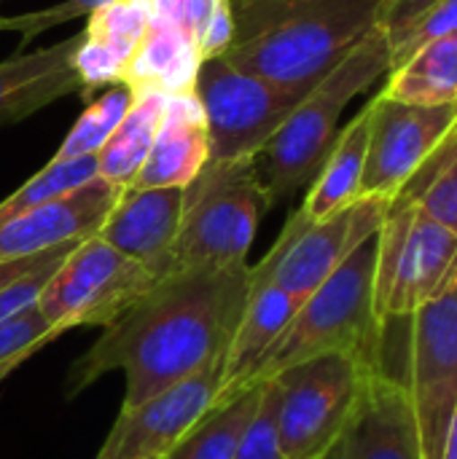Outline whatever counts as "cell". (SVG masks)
<instances>
[{
	"label": "cell",
	"instance_id": "1",
	"mask_svg": "<svg viewBox=\"0 0 457 459\" xmlns=\"http://www.w3.org/2000/svg\"><path fill=\"white\" fill-rule=\"evenodd\" d=\"M250 293V266L189 269L159 280L70 366L75 398L110 371H124V411L226 363Z\"/></svg>",
	"mask_w": 457,
	"mask_h": 459
},
{
	"label": "cell",
	"instance_id": "2",
	"mask_svg": "<svg viewBox=\"0 0 457 459\" xmlns=\"http://www.w3.org/2000/svg\"><path fill=\"white\" fill-rule=\"evenodd\" d=\"M388 0H248L256 32L221 56L288 91L307 94L374 27Z\"/></svg>",
	"mask_w": 457,
	"mask_h": 459
},
{
	"label": "cell",
	"instance_id": "3",
	"mask_svg": "<svg viewBox=\"0 0 457 459\" xmlns=\"http://www.w3.org/2000/svg\"><path fill=\"white\" fill-rule=\"evenodd\" d=\"M391 73V43L382 27H374L329 75H323L291 110L272 140L253 156L256 180L267 210L291 199L321 172L345 108L369 86Z\"/></svg>",
	"mask_w": 457,
	"mask_h": 459
},
{
	"label": "cell",
	"instance_id": "4",
	"mask_svg": "<svg viewBox=\"0 0 457 459\" xmlns=\"http://www.w3.org/2000/svg\"><path fill=\"white\" fill-rule=\"evenodd\" d=\"M372 363L407 395L423 459L442 457L457 403V285L417 312L382 323Z\"/></svg>",
	"mask_w": 457,
	"mask_h": 459
},
{
	"label": "cell",
	"instance_id": "5",
	"mask_svg": "<svg viewBox=\"0 0 457 459\" xmlns=\"http://www.w3.org/2000/svg\"><path fill=\"white\" fill-rule=\"evenodd\" d=\"M372 374L369 355H323L267 379L283 457H331L361 409Z\"/></svg>",
	"mask_w": 457,
	"mask_h": 459
},
{
	"label": "cell",
	"instance_id": "6",
	"mask_svg": "<svg viewBox=\"0 0 457 459\" xmlns=\"http://www.w3.org/2000/svg\"><path fill=\"white\" fill-rule=\"evenodd\" d=\"M374 266L377 234L356 247L345 264L312 290L288 331L261 366L256 382L323 355H374L377 317H374Z\"/></svg>",
	"mask_w": 457,
	"mask_h": 459
},
{
	"label": "cell",
	"instance_id": "7",
	"mask_svg": "<svg viewBox=\"0 0 457 459\" xmlns=\"http://www.w3.org/2000/svg\"><path fill=\"white\" fill-rule=\"evenodd\" d=\"M264 212L253 159L207 161L183 188L175 272L242 266Z\"/></svg>",
	"mask_w": 457,
	"mask_h": 459
},
{
	"label": "cell",
	"instance_id": "8",
	"mask_svg": "<svg viewBox=\"0 0 457 459\" xmlns=\"http://www.w3.org/2000/svg\"><path fill=\"white\" fill-rule=\"evenodd\" d=\"M457 285V234L396 196L377 231L374 317H404Z\"/></svg>",
	"mask_w": 457,
	"mask_h": 459
},
{
	"label": "cell",
	"instance_id": "9",
	"mask_svg": "<svg viewBox=\"0 0 457 459\" xmlns=\"http://www.w3.org/2000/svg\"><path fill=\"white\" fill-rule=\"evenodd\" d=\"M159 280L97 234L78 242L48 277L38 312L59 336L78 325H113Z\"/></svg>",
	"mask_w": 457,
	"mask_h": 459
},
{
	"label": "cell",
	"instance_id": "10",
	"mask_svg": "<svg viewBox=\"0 0 457 459\" xmlns=\"http://www.w3.org/2000/svg\"><path fill=\"white\" fill-rule=\"evenodd\" d=\"M194 97L205 113L210 161H234L253 159L304 94L237 70L218 54L202 59Z\"/></svg>",
	"mask_w": 457,
	"mask_h": 459
},
{
	"label": "cell",
	"instance_id": "11",
	"mask_svg": "<svg viewBox=\"0 0 457 459\" xmlns=\"http://www.w3.org/2000/svg\"><path fill=\"white\" fill-rule=\"evenodd\" d=\"M391 202L393 199L388 196H361L350 207L315 223L296 210L269 250L275 255L272 282L288 296L304 301L345 264L356 247L380 231Z\"/></svg>",
	"mask_w": 457,
	"mask_h": 459
},
{
	"label": "cell",
	"instance_id": "12",
	"mask_svg": "<svg viewBox=\"0 0 457 459\" xmlns=\"http://www.w3.org/2000/svg\"><path fill=\"white\" fill-rule=\"evenodd\" d=\"M369 108L372 121L361 196L396 199V194L455 132L457 105L423 108L377 94Z\"/></svg>",
	"mask_w": 457,
	"mask_h": 459
},
{
	"label": "cell",
	"instance_id": "13",
	"mask_svg": "<svg viewBox=\"0 0 457 459\" xmlns=\"http://www.w3.org/2000/svg\"><path fill=\"white\" fill-rule=\"evenodd\" d=\"M221 379L224 363L167 390L140 409H121L94 459H164L189 425L213 406Z\"/></svg>",
	"mask_w": 457,
	"mask_h": 459
},
{
	"label": "cell",
	"instance_id": "14",
	"mask_svg": "<svg viewBox=\"0 0 457 459\" xmlns=\"http://www.w3.org/2000/svg\"><path fill=\"white\" fill-rule=\"evenodd\" d=\"M121 191V186L94 178L65 196L0 223V264L32 258L51 247L94 237Z\"/></svg>",
	"mask_w": 457,
	"mask_h": 459
},
{
	"label": "cell",
	"instance_id": "15",
	"mask_svg": "<svg viewBox=\"0 0 457 459\" xmlns=\"http://www.w3.org/2000/svg\"><path fill=\"white\" fill-rule=\"evenodd\" d=\"M275 255L267 253L261 264L250 266V293L240 317V325L232 336L226 363H224V379L218 387V395L213 403L229 401L240 395L245 387L256 385V377L283 333L288 331L294 315L299 312L302 301L288 296L283 288L272 282Z\"/></svg>",
	"mask_w": 457,
	"mask_h": 459
},
{
	"label": "cell",
	"instance_id": "16",
	"mask_svg": "<svg viewBox=\"0 0 457 459\" xmlns=\"http://www.w3.org/2000/svg\"><path fill=\"white\" fill-rule=\"evenodd\" d=\"M180 212L183 188H124L97 237L164 280L175 272Z\"/></svg>",
	"mask_w": 457,
	"mask_h": 459
},
{
	"label": "cell",
	"instance_id": "17",
	"mask_svg": "<svg viewBox=\"0 0 457 459\" xmlns=\"http://www.w3.org/2000/svg\"><path fill=\"white\" fill-rule=\"evenodd\" d=\"M81 43L83 30L48 48L16 54L0 62V129L38 113L59 97L83 91V81L75 67Z\"/></svg>",
	"mask_w": 457,
	"mask_h": 459
},
{
	"label": "cell",
	"instance_id": "18",
	"mask_svg": "<svg viewBox=\"0 0 457 459\" xmlns=\"http://www.w3.org/2000/svg\"><path fill=\"white\" fill-rule=\"evenodd\" d=\"M210 161L205 113L194 91L167 97L154 145L129 188H186Z\"/></svg>",
	"mask_w": 457,
	"mask_h": 459
},
{
	"label": "cell",
	"instance_id": "19",
	"mask_svg": "<svg viewBox=\"0 0 457 459\" xmlns=\"http://www.w3.org/2000/svg\"><path fill=\"white\" fill-rule=\"evenodd\" d=\"M331 459H423L412 406L401 387L372 374L361 409Z\"/></svg>",
	"mask_w": 457,
	"mask_h": 459
},
{
	"label": "cell",
	"instance_id": "20",
	"mask_svg": "<svg viewBox=\"0 0 457 459\" xmlns=\"http://www.w3.org/2000/svg\"><path fill=\"white\" fill-rule=\"evenodd\" d=\"M148 16V0H110L86 16L83 43L75 54L83 97L102 86L124 83V73L145 35Z\"/></svg>",
	"mask_w": 457,
	"mask_h": 459
},
{
	"label": "cell",
	"instance_id": "21",
	"mask_svg": "<svg viewBox=\"0 0 457 459\" xmlns=\"http://www.w3.org/2000/svg\"><path fill=\"white\" fill-rule=\"evenodd\" d=\"M369 121L372 108L366 105L347 126L339 129L334 148L329 151L321 172L310 183V191L299 207L307 221H323L361 199V178L369 148Z\"/></svg>",
	"mask_w": 457,
	"mask_h": 459
},
{
	"label": "cell",
	"instance_id": "22",
	"mask_svg": "<svg viewBox=\"0 0 457 459\" xmlns=\"http://www.w3.org/2000/svg\"><path fill=\"white\" fill-rule=\"evenodd\" d=\"M380 94L423 108L457 105V32L428 38L409 51L385 75Z\"/></svg>",
	"mask_w": 457,
	"mask_h": 459
},
{
	"label": "cell",
	"instance_id": "23",
	"mask_svg": "<svg viewBox=\"0 0 457 459\" xmlns=\"http://www.w3.org/2000/svg\"><path fill=\"white\" fill-rule=\"evenodd\" d=\"M167 108V94L156 89H132L129 110L121 124L97 151V178L129 188L154 145L162 116Z\"/></svg>",
	"mask_w": 457,
	"mask_h": 459
},
{
	"label": "cell",
	"instance_id": "24",
	"mask_svg": "<svg viewBox=\"0 0 457 459\" xmlns=\"http://www.w3.org/2000/svg\"><path fill=\"white\" fill-rule=\"evenodd\" d=\"M261 395L264 382H256L229 401L213 403L189 425L164 459H234L248 425L259 411Z\"/></svg>",
	"mask_w": 457,
	"mask_h": 459
},
{
	"label": "cell",
	"instance_id": "25",
	"mask_svg": "<svg viewBox=\"0 0 457 459\" xmlns=\"http://www.w3.org/2000/svg\"><path fill=\"white\" fill-rule=\"evenodd\" d=\"M151 22L183 35L202 59L218 56L232 43L229 0H148Z\"/></svg>",
	"mask_w": 457,
	"mask_h": 459
},
{
	"label": "cell",
	"instance_id": "26",
	"mask_svg": "<svg viewBox=\"0 0 457 459\" xmlns=\"http://www.w3.org/2000/svg\"><path fill=\"white\" fill-rule=\"evenodd\" d=\"M396 196L415 202L423 212L457 234V126Z\"/></svg>",
	"mask_w": 457,
	"mask_h": 459
},
{
	"label": "cell",
	"instance_id": "27",
	"mask_svg": "<svg viewBox=\"0 0 457 459\" xmlns=\"http://www.w3.org/2000/svg\"><path fill=\"white\" fill-rule=\"evenodd\" d=\"M94 178H97V156H78L65 161L51 159L40 172H35L24 186H19L11 196L0 202V223L24 215L57 196H65Z\"/></svg>",
	"mask_w": 457,
	"mask_h": 459
},
{
	"label": "cell",
	"instance_id": "28",
	"mask_svg": "<svg viewBox=\"0 0 457 459\" xmlns=\"http://www.w3.org/2000/svg\"><path fill=\"white\" fill-rule=\"evenodd\" d=\"M129 102H132V89L127 83L108 86V91L97 97L94 102H89V108L81 113V118L67 132L54 159L65 161V159H78V156H97V151L121 124L124 113L129 110Z\"/></svg>",
	"mask_w": 457,
	"mask_h": 459
},
{
	"label": "cell",
	"instance_id": "29",
	"mask_svg": "<svg viewBox=\"0 0 457 459\" xmlns=\"http://www.w3.org/2000/svg\"><path fill=\"white\" fill-rule=\"evenodd\" d=\"M457 32V0H439L420 16H415L409 24H404L396 32H385L391 43V70L409 54L415 51L423 40Z\"/></svg>",
	"mask_w": 457,
	"mask_h": 459
},
{
	"label": "cell",
	"instance_id": "30",
	"mask_svg": "<svg viewBox=\"0 0 457 459\" xmlns=\"http://www.w3.org/2000/svg\"><path fill=\"white\" fill-rule=\"evenodd\" d=\"M54 328L43 320L38 307L5 320L0 325V366L24 363L32 352L54 339Z\"/></svg>",
	"mask_w": 457,
	"mask_h": 459
},
{
	"label": "cell",
	"instance_id": "31",
	"mask_svg": "<svg viewBox=\"0 0 457 459\" xmlns=\"http://www.w3.org/2000/svg\"><path fill=\"white\" fill-rule=\"evenodd\" d=\"M108 3L110 0H62L48 8H38V11H27V13H16V16H0V32H19L27 43L46 30H54V27L67 24L81 16H92L97 8H102Z\"/></svg>",
	"mask_w": 457,
	"mask_h": 459
},
{
	"label": "cell",
	"instance_id": "32",
	"mask_svg": "<svg viewBox=\"0 0 457 459\" xmlns=\"http://www.w3.org/2000/svg\"><path fill=\"white\" fill-rule=\"evenodd\" d=\"M234 459H286L280 452V441H277L272 390H269L267 379H264V395H261L259 411H256L253 422L248 425Z\"/></svg>",
	"mask_w": 457,
	"mask_h": 459
},
{
	"label": "cell",
	"instance_id": "33",
	"mask_svg": "<svg viewBox=\"0 0 457 459\" xmlns=\"http://www.w3.org/2000/svg\"><path fill=\"white\" fill-rule=\"evenodd\" d=\"M70 250H73V247H70ZM70 250L62 253V255H57V258H51V261H46L43 266L27 272L24 277H19L16 282H11L5 290H0V325H3L5 320H11V317L27 312V309L38 307V299H40V293H43L48 277H51V274L57 272V266L70 255Z\"/></svg>",
	"mask_w": 457,
	"mask_h": 459
},
{
	"label": "cell",
	"instance_id": "34",
	"mask_svg": "<svg viewBox=\"0 0 457 459\" xmlns=\"http://www.w3.org/2000/svg\"><path fill=\"white\" fill-rule=\"evenodd\" d=\"M436 3L439 0H388L385 11H382V19H380V27L385 32H396L404 24H409L415 16H420L423 11L436 5Z\"/></svg>",
	"mask_w": 457,
	"mask_h": 459
},
{
	"label": "cell",
	"instance_id": "35",
	"mask_svg": "<svg viewBox=\"0 0 457 459\" xmlns=\"http://www.w3.org/2000/svg\"><path fill=\"white\" fill-rule=\"evenodd\" d=\"M75 245H78V242H67V245L51 247V250H46V253H40V255H32V258H19V261H5V264H0V290H5L11 282H16V280L24 277L27 272L43 266L46 261H51V258H57V255H62V253H67V250L75 247Z\"/></svg>",
	"mask_w": 457,
	"mask_h": 459
},
{
	"label": "cell",
	"instance_id": "36",
	"mask_svg": "<svg viewBox=\"0 0 457 459\" xmlns=\"http://www.w3.org/2000/svg\"><path fill=\"white\" fill-rule=\"evenodd\" d=\"M439 459H457V403L455 409H453V420H450V428H447L444 446H442V457Z\"/></svg>",
	"mask_w": 457,
	"mask_h": 459
},
{
	"label": "cell",
	"instance_id": "37",
	"mask_svg": "<svg viewBox=\"0 0 457 459\" xmlns=\"http://www.w3.org/2000/svg\"><path fill=\"white\" fill-rule=\"evenodd\" d=\"M16 366H19V363H5V366H0V382H3V379H5Z\"/></svg>",
	"mask_w": 457,
	"mask_h": 459
},
{
	"label": "cell",
	"instance_id": "38",
	"mask_svg": "<svg viewBox=\"0 0 457 459\" xmlns=\"http://www.w3.org/2000/svg\"><path fill=\"white\" fill-rule=\"evenodd\" d=\"M329 459H331V457H329Z\"/></svg>",
	"mask_w": 457,
	"mask_h": 459
}]
</instances>
